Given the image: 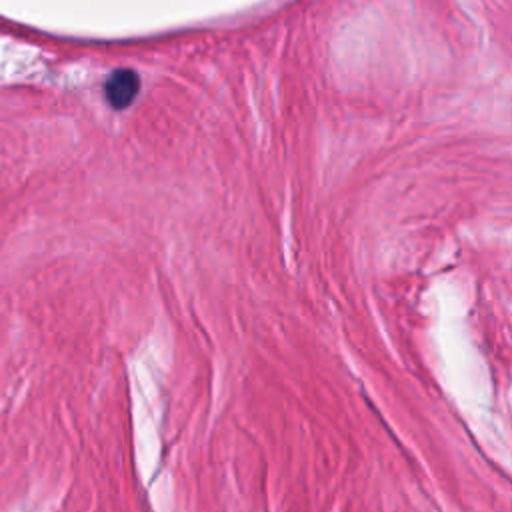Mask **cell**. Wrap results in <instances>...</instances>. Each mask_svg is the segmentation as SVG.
Listing matches in <instances>:
<instances>
[{
	"instance_id": "1",
	"label": "cell",
	"mask_w": 512,
	"mask_h": 512,
	"mask_svg": "<svg viewBox=\"0 0 512 512\" xmlns=\"http://www.w3.org/2000/svg\"><path fill=\"white\" fill-rule=\"evenodd\" d=\"M138 92H140V76H138V72H134L130 68L114 70L106 78L104 98L116 110L128 108L134 102V98L138 96Z\"/></svg>"
}]
</instances>
